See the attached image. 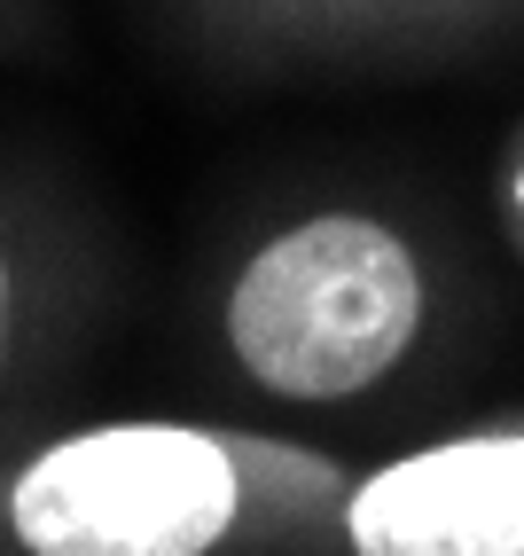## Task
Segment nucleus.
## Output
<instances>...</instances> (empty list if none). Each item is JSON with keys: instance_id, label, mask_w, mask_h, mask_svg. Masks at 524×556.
Segmentation results:
<instances>
[{"instance_id": "1", "label": "nucleus", "mask_w": 524, "mask_h": 556, "mask_svg": "<svg viewBox=\"0 0 524 556\" xmlns=\"http://www.w3.org/2000/svg\"><path fill=\"white\" fill-rule=\"evenodd\" d=\"M423 314L416 258L376 219H314L243 267L228 338L243 368L282 400H345L407 353Z\"/></svg>"}, {"instance_id": "2", "label": "nucleus", "mask_w": 524, "mask_h": 556, "mask_svg": "<svg viewBox=\"0 0 524 556\" xmlns=\"http://www.w3.org/2000/svg\"><path fill=\"white\" fill-rule=\"evenodd\" d=\"M235 526V463L196 431H87L16 478L31 556H204Z\"/></svg>"}, {"instance_id": "3", "label": "nucleus", "mask_w": 524, "mask_h": 556, "mask_svg": "<svg viewBox=\"0 0 524 556\" xmlns=\"http://www.w3.org/2000/svg\"><path fill=\"white\" fill-rule=\"evenodd\" d=\"M360 556H524V439H462L376 470L353 502Z\"/></svg>"}, {"instance_id": "4", "label": "nucleus", "mask_w": 524, "mask_h": 556, "mask_svg": "<svg viewBox=\"0 0 524 556\" xmlns=\"http://www.w3.org/2000/svg\"><path fill=\"white\" fill-rule=\"evenodd\" d=\"M0 321H9V267H0Z\"/></svg>"}]
</instances>
